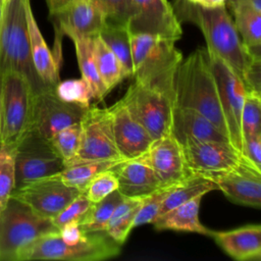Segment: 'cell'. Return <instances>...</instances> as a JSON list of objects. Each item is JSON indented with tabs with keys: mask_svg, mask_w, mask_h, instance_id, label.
I'll return each mask as SVG.
<instances>
[{
	"mask_svg": "<svg viewBox=\"0 0 261 261\" xmlns=\"http://www.w3.org/2000/svg\"><path fill=\"white\" fill-rule=\"evenodd\" d=\"M73 1H76V0H46L49 14L61 9L62 7L66 6L67 4H69Z\"/></svg>",
	"mask_w": 261,
	"mask_h": 261,
	"instance_id": "cell-44",
	"label": "cell"
},
{
	"mask_svg": "<svg viewBox=\"0 0 261 261\" xmlns=\"http://www.w3.org/2000/svg\"><path fill=\"white\" fill-rule=\"evenodd\" d=\"M179 143L192 174L208 176L232 168L244 159L227 143L193 139H185Z\"/></svg>",
	"mask_w": 261,
	"mask_h": 261,
	"instance_id": "cell-15",
	"label": "cell"
},
{
	"mask_svg": "<svg viewBox=\"0 0 261 261\" xmlns=\"http://www.w3.org/2000/svg\"><path fill=\"white\" fill-rule=\"evenodd\" d=\"M1 91H2V75L0 74V143H1Z\"/></svg>",
	"mask_w": 261,
	"mask_h": 261,
	"instance_id": "cell-46",
	"label": "cell"
},
{
	"mask_svg": "<svg viewBox=\"0 0 261 261\" xmlns=\"http://www.w3.org/2000/svg\"><path fill=\"white\" fill-rule=\"evenodd\" d=\"M81 192L65 185L58 173L14 189L11 197L23 202L41 216L53 219Z\"/></svg>",
	"mask_w": 261,
	"mask_h": 261,
	"instance_id": "cell-13",
	"label": "cell"
},
{
	"mask_svg": "<svg viewBox=\"0 0 261 261\" xmlns=\"http://www.w3.org/2000/svg\"><path fill=\"white\" fill-rule=\"evenodd\" d=\"M171 134L178 142L193 139L230 144L229 139L216 125L198 111L190 108L173 106Z\"/></svg>",
	"mask_w": 261,
	"mask_h": 261,
	"instance_id": "cell-22",
	"label": "cell"
},
{
	"mask_svg": "<svg viewBox=\"0 0 261 261\" xmlns=\"http://www.w3.org/2000/svg\"><path fill=\"white\" fill-rule=\"evenodd\" d=\"M242 157L255 168L261 170V134L250 137L243 142Z\"/></svg>",
	"mask_w": 261,
	"mask_h": 261,
	"instance_id": "cell-41",
	"label": "cell"
},
{
	"mask_svg": "<svg viewBox=\"0 0 261 261\" xmlns=\"http://www.w3.org/2000/svg\"><path fill=\"white\" fill-rule=\"evenodd\" d=\"M101 40L114 53L122 64L125 73L133 76V58H132V42L130 32L127 25L105 22L99 33Z\"/></svg>",
	"mask_w": 261,
	"mask_h": 261,
	"instance_id": "cell-29",
	"label": "cell"
},
{
	"mask_svg": "<svg viewBox=\"0 0 261 261\" xmlns=\"http://www.w3.org/2000/svg\"><path fill=\"white\" fill-rule=\"evenodd\" d=\"M102 9L106 22L127 25L136 14L134 0H96Z\"/></svg>",
	"mask_w": 261,
	"mask_h": 261,
	"instance_id": "cell-37",
	"label": "cell"
},
{
	"mask_svg": "<svg viewBox=\"0 0 261 261\" xmlns=\"http://www.w3.org/2000/svg\"><path fill=\"white\" fill-rule=\"evenodd\" d=\"M124 199L118 190L110 193L99 202L92 203L87 214L79 223L85 233L105 231L116 206Z\"/></svg>",
	"mask_w": 261,
	"mask_h": 261,
	"instance_id": "cell-32",
	"label": "cell"
},
{
	"mask_svg": "<svg viewBox=\"0 0 261 261\" xmlns=\"http://www.w3.org/2000/svg\"><path fill=\"white\" fill-rule=\"evenodd\" d=\"M126 159H111V160H99L74 163L65 166L59 173L61 180L81 193H85L90 182L101 172L113 168L120 162Z\"/></svg>",
	"mask_w": 261,
	"mask_h": 261,
	"instance_id": "cell-28",
	"label": "cell"
},
{
	"mask_svg": "<svg viewBox=\"0 0 261 261\" xmlns=\"http://www.w3.org/2000/svg\"><path fill=\"white\" fill-rule=\"evenodd\" d=\"M203 196H197L159 215L153 225L157 230H175L195 232L210 237L211 229L203 225L199 218Z\"/></svg>",
	"mask_w": 261,
	"mask_h": 261,
	"instance_id": "cell-24",
	"label": "cell"
},
{
	"mask_svg": "<svg viewBox=\"0 0 261 261\" xmlns=\"http://www.w3.org/2000/svg\"><path fill=\"white\" fill-rule=\"evenodd\" d=\"M171 5L180 23L196 24L206 40L207 50L222 59L243 82L251 62L261 57L250 54L225 4L204 7L188 0H174Z\"/></svg>",
	"mask_w": 261,
	"mask_h": 261,
	"instance_id": "cell-1",
	"label": "cell"
},
{
	"mask_svg": "<svg viewBox=\"0 0 261 261\" xmlns=\"http://www.w3.org/2000/svg\"><path fill=\"white\" fill-rule=\"evenodd\" d=\"M210 237L232 259L259 261L261 259V225L247 224L230 230H211Z\"/></svg>",
	"mask_w": 261,
	"mask_h": 261,
	"instance_id": "cell-21",
	"label": "cell"
},
{
	"mask_svg": "<svg viewBox=\"0 0 261 261\" xmlns=\"http://www.w3.org/2000/svg\"><path fill=\"white\" fill-rule=\"evenodd\" d=\"M59 234L63 242L67 244H75L85 239L86 233L81 229L79 223L69 222L59 229Z\"/></svg>",
	"mask_w": 261,
	"mask_h": 261,
	"instance_id": "cell-42",
	"label": "cell"
},
{
	"mask_svg": "<svg viewBox=\"0 0 261 261\" xmlns=\"http://www.w3.org/2000/svg\"><path fill=\"white\" fill-rule=\"evenodd\" d=\"M80 139L81 121L58 130L49 140L56 152L63 159L65 165V163L70 161L76 154L80 145Z\"/></svg>",
	"mask_w": 261,
	"mask_h": 261,
	"instance_id": "cell-36",
	"label": "cell"
},
{
	"mask_svg": "<svg viewBox=\"0 0 261 261\" xmlns=\"http://www.w3.org/2000/svg\"><path fill=\"white\" fill-rule=\"evenodd\" d=\"M94 54L99 75L108 93L123 79L127 77L125 70L107 45L98 36L94 37Z\"/></svg>",
	"mask_w": 261,
	"mask_h": 261,
	"instance_id": "cell-31",
	"label": "cell"
},
{
	"mask_svg": "<svg viewBox=\"0 0 261 261\" xmlns=\"http://www.w3.org/2000/svg\"><path fill=\"white\" fill-rule=\"evenodd\" d=\"M55 29V49L53 56L60 65L61 38H94L99 35L106 22L105 15L96 0H76L61 9L50 13Z\"/></svg>",
	"mask_w": 261,
	"mask_h": 261,
	"instance_id": "cell-11",
	"label": "cell"
},
{
	"mask_svg": "<svg viewBox=\"0 0 261 261\" xmlns=\"http://www.w3.org/2000/svg\"><path fill=\"white\" fill-rule=\"evenodd\" d=\"M207 55L215 77L230 144L242 156L243 139L241 133V113L246 96V88L242 80L222 59L208 50Z\"/></svg>",
	"mask_w": 261,
	"mask_h": 261,
	"instance_id": "cell-12",
	"label": "cell"
},
{
	"mask_svg": "<svg viewBox=\"0 0 261 261\" xmlns=\"http://www.w3.org/2000/svg\"><path fill=\"white\" fill-rule=\"evenodd\" d=\"M15 189V146L0 143V212Z\"/></svg>",
	"mask_w": 261,
	"mask_h": 261,
	"instance_id": "cell-33",
	"label": "cell"
},
{
	"mask_svg": "<svg viewBox=\"0 0 261 261\" xmlns=\"http://www.w3.org/2000/svg\"><path fill=\"white\" fill-rule=\"evenodd\" d=\"M117 186L116 174L113 171V168H111L98 174L90 182L85 194L92 203H96L117 190Z\"/></svg>",
	"mask_w": 261,
	"mask_h": 261,
	"instance_id": "cell-40",
	"label": "cell"
},
{
	"mask_svg": "<svg viewBox=\"0 0 261 261\" xmlns=\"http://www.w3.org/2000/svg\"><path fill=\"white\" fill-rule=\"evenodd\" d=\"M35 92L29 81L16 73L2 75L1 143L15 146L30 129Z\"/></svg>",
	"mask_w": 261,
	"mask_h": 261,
	"instance_id": "cell-7",
	"label": "cell"
},
{
	"mask_svg": "<svg viewBox=\"0 0 261 261\" xmlns=\"http://www.w3.org/2000/svg\"><path fill=\"white\" fill-rule=\"evenodd\" d=\"M89 107L64 102L56 96L54 88H46L35 94L30 128L50 139L58 130L80 122Z\"/></svg>",
	"mask_w": 261,
	"mask_h": 261,
	"instance_id": "cell-14",
	"label": "cell"
},
{
	"mask_svg": "<svg viewBox=\"0 0 261 261\" xmlns=\"http://www.w3.org/2000/svg\"><path fill=\"white\" fill-rule=\"evenodd\" d=\"M2 1V3H4V2H6V1H8V0H1Z\"/></svg>",
	"mask_w": 261,
	"mask_h": 261,
	"instance_id": "cell-48",
	"label": "cell"
},
{
	"mask_svg": "<svg viewBox=\"0 0 261 261\" xmlns=\"http://www.w3.org/2000/svg\"><path fill=\"white\" fill-rule=\"evenodd\" d=\"M137 11L127 28L130 34H148L173 41L181 38V23L167 0H134Z\"/></svg>",
	"mask_w": 261,
	"mask_h": 261,
	"instance_id": "cell-16",
	"label": "cell"
},
{
	"mask_svg": "<svg viewBox=\"0 0 261 261\" xmlns=\"http://www.w3.org/2000/svg\"><path fill=\"white\" fill-rule=\"evenodd\" d=\"M64 161L49 139L30 128L15 145V189L59 173Z\"/></svg>",
	"mask_w": 261,
	"mask_h": 261,
	"instance_id": "cell-9",
	"label": "cell"
},
{
	"mask_svg": "<svg viewBox=\"0 0 261 261\" xmlns=\"http://www.w3.org/2000/svg\"><path fill=\"white\" fill-rule=\"evenodd\" d=\"M2 8H3V3L0 0V23H1V16H2Z\"/></svg>",
	"mask_w": 261,
	"mask_h": 261,
	"instance_id": "cell-47",
	"label": "cell"
},
{
	"mask_svg": "<svg viewBox=\"0 0 261 261\" xmlns=\"http://www.w3.org/2000/svg\"><path fill=\"white\" fill-rule=\"evenodd\" d=\"M215 190L217 187L212 179L201 174H192L171 188L161 205L158 216L197 196H204Z\"/></svg>",
	"mask_w": 261,
	"mask_h": 261,
	"instance_id": "cell-27",
	"label": "cell"
},
{
	"mask_svg": "<svg viewBox=\"0 0 261 261\" xmlns=\"http://www.w3.org/2000/svg\"><path fill=\"white\" fill-rule=\"evenodd\" d=\"M121 101L153 140L171 133L173 100L163 92L135 80Z\"/></svg>",
	"mask_w": 261,
	"mask_h": 261,
	"instance_id": "cell-8",
	"label": "cell"
},
{
	"mask_svg": "<svg viewBox=\"0 0 261 261\" xmlns=\"http://www.w3.org/2000/svg\"><path fill=\"white\" fill-rule=\"evenodd\" d=\"M133 76L174 100V81L182 61L175 41L148 34H130Z\"/></svg>",
	"mask_w": 261,
	"mask_h": 261,
	"instance_id": "cell-3",
	"label": "cell"
},
{
	"mask_svg": "<svg viewBox=\"0 0 261 261\" xmlns=\"http://www.w3.org/2000/svg\"><path fill=\"white\" fill-rule=\"evenodd\" d=\"M120 253V246L105 231L86 233L75 244L63 242L59 232L41 236L21 248L15 261L64 260L98 261L113 258Z\"/></svg>",
	"mask_w": 261,
	"mask_h": 261,
	"instance_id": "cell-5",
	"label": "cell"
},
{
	"mask_svg": "<svg viewBox=\"0 0 261 261\" xmlns=\"http://www.w3.org/2000/svg\"><path fill=\"white\" fill-rule=\"evenodd\" d=\"M173 186L162 187L155 191L154 193L142 199V204L135 217L134 227L147 223H153L155 218L158 216L159 210L165 197L167 196V194L169 193Z\"/></svg>",
	"mask_w": 261,
	"mask_h": 261,
	"instance_id": "cell-38",
	"label": "cell"
},
{
	"mask_svg": "<svg viewBox=\"0 0 261 261\" xmlns=\"http://www.w3.org/2000/svg\"><path fill=\"white\" fill-rule=\"evenodd\" d=\"M236 29L252 56L261 57V13L246 5H229Z\"/></svg>",
	"mask_w": 261,
	"mask_h": 261,
	"instance_id": "cell-25",
	"label": "cell"
},
{
	"mask_svg": "<svg viewBox=\"0 0 261 261\" xmlns=\"http://www.w3.org/2000/svg\"><path fill=\"white\" fill-rule=\"evenodd\" d=\"M16 72L24 76L39 93L47 87L38 76L31 55L25 0L3 3L0 23V74Z\"/></svg>",
	"mask_w": 261,
	"mask_h": 261,
	"instance_id": "cell-4",
	"label": "cell"
},
{
	"mask_svg": "<svg viewBox=\"0 0 261 261\" xmlns=\"http://www.w3.org/2000/svg\"><path fill=\"white\" fill-rule=\"evenodd\" d=\"M117 190L126 198L144 199L163 186L153 169L139 157L126 159L113 167Z\"/></svg>",
	"mask_w": 261,
	"mask_h": 261,
	"instance_id": "cell-20",
	"label": "cell"
},
{
	"mask_svg": "<svg viewBox=\"0 0 261 261\" xmlns=\"http://www.w3.org/2000/svg\"><path fill=\"white\" fill-rule=\"evenodd\" d=\"M188 1L204 7H215V6L224 5L226 0H188Z\"/></svg>",
	"mask_w": 261,
	"mask_h": 261,
	"instance_id": "cell-45",
	"label": "cell"
},
{
	"mask_svg": "<svg viewBox=\"0 0 261 261\" xmlns=\"http://www.w3.org/2000/svg\"><path fill=\"white\" fill-rule=\"evenodd\" d=\"M173 106L198 111L228 138L227 125L206 48L196 49L180 62L174 81Z\"/></svg>",
	"mask_w": 261,
	"mask_h": 261,
	"instance_id": "cell-2",
	"label": "cell"
},
{
	"mask_svg": "<svg viewBox=\"0 0 261 261\" xmlns=\"http://www.w3.org/2000/svg\"><path fill=\"white\" fill-rule=\"evenodd\" d=\"M261 94L247 92L241 113V133L243 142L261 134Z\"/></svg>",
	"mask_w": 261,
	"mask_h": 261,
	"instance_id": "cell-34",
	"label": "cell"
},
{
	"mask_svg": "<svg viewBox=\"0 0 261 261\" xmlns=\"http://www.w3.org/2000/svg\"><path fill=\"white\" fill-rule=\"evenodd\" d=\"M93 39L94 38L74 37L71 40L75 48L77 64L82 74L81 77H83L91 87L94 94V100L102 101L108 94V91L99 75L94 54Z\"/></svg>",
	"mask_w": 261,
	"mask_h": 261,
	"instance_id": "cell-26",
	"label": "cell"
},
{
	"mask_svg": "<svg viewBox=\"0 0 261 261\" xmlns=\"http://www.w3.org/2000/svg\"><path fill=\"white\" fill-rule=\"evenodd\" d=\"M108 109L115 145L121 157L133 159L144 154L154 141L149 133L129 113L121 99Z\"/></svg>",
	"mask_w": 261,
	"mask_h": 261,
	"instance_id": "cell-19",
	"label": "cell"
},
{
	"mask_svg": "<svg viewBox=\"0 0 261 261\" xmlns=\"http://www.w3.org/2000/svg\"><path fill=\"white\" fill-rule=\"evenodd\" d=\"M212 179L224 196L231 202L253 207H261V170L245 159L224 171L206 176Z\"/></svg>",
	"mask_w": 261,
	"mask_h": 261,
	"instance_id": "cell-18",
	"label": "cell"
},
{
	"mask_svg": "<svg viewBox=\"0 0 261 261\" xmlns=\"http://www.w3.org/2000/svg\"><path fill=\"white\" fill-rule=\"evenodd\" d=\"M141 204L142 199L124 197L114 209L105 232L119 246L126 241L130 230L134 228L135 217Z\"/></svg>",
	"mask_w": 261,
	"mask_h": 261,
	"instance_id": "cell-30",
	"label": "cell"
},
{
	"mask_svg": "<svg viewBox=\"0 0 261 261\" xmlns=\"http://www.w3.org/2000/svg\"><path fill=\"white\" fill-rule=\"evenodd\" d=\"M91 205L92 202L88 199L86 194L81 193L65 208H63L52 219V221L58 229L69 222L80 223L87 214Z\"/></svg>",
	"mask_w": 261,
	"mask_h": 261,
	"instance_id": "cell-39",
	"label": "cell"
},
{
	"mask_svg": "<svg viewBox=\"0 0 261 261\" xmlns=\"http://www.w3.org/2000/svg\"><path fill=\"white\" fill-rule=\"evenodd\" d=\"M25 14L31 45V55L35 70L47 88H54L59 77V64L47 46L34 16L30 0H25Z\"/></svg>",
	"mask_w": 261,
	"mask_h": 261,
	"instance_id": "cell-23",
	"label": "cell"
},
{
	"mask_svg": "<svg viewBox=\"0 0 261 261\" xmlns=\"http://www.w3.org/2000/svg\"><path fill=\"white\" fill-rule=\"evenodd\" d=\"M59 232L52 219L10 197L0 212V260L15 261L18 251L37 238Z\"/></svg>",
	"mask_w": 261,
	"mask_h": 261,
	"instance_id": "cell-6",
	"label": "cell"
},
{
	"mask_svg": "<svg viewBox=\"0 0 261 261\" xmlns=\"http://www.w3.org/2000/svg\"><path fill=\"white\" fill-rule=\"evenodd\" d=\"M229 5H246L261 13V0H226L225 6Z\"/></svg>",
	"mask_w": 261,
	"mask_h": 261,
	"instance_id": "cell-43",
	"label": "cell"
},
{
	"mask_svg": "<svg viewBox=\"0 0 261 261\" xmlns=\"http://www.w3.org/2000/svg\"><path fill=\"white\" fill-rule=\"evenodd\" d=\"M139 158L150 165L163 187L176 185L192 175L186 163L181 144L171 133L154 140Z\"/></svg>",
	"mask_w": 261,
	"mask_h": 261,
	"instance_id": "cell-17",
	"label": "cell"
},
{
	"mask_svg": "<svg viewBox=\"0 0 261 261\" xmlns=\"http://www.w3.org/2000/svg\"><path fill=\"white\" fill-rule=\"evenodd\" d=\"M54 92L60 100L84 107L91 106V102L94 100L93 91L83 77L59 81L54 87Z\"/></svg>",
	"mask_w": 261,
	"mask_h": 261,
	"instance_id": "cell-35",
	"label": "cell"
},
{
	"mask_svg": "<svg viewBox=\"0 0 261 261\" xmlns=\"http://www.w3.org/2000/svg\"><path fill=\"white\" fill-rule=\"evenodd\" d=\"M121 158L123 157L115 145L108 107L91 105L81 120V139L76 154L64 167L80 162Z\"/></svg>",
	"mask_w": 261,
	"mask_h": 261,
	"instance_id": "cell-10",
	"label": "cell"
}]
</instances>
